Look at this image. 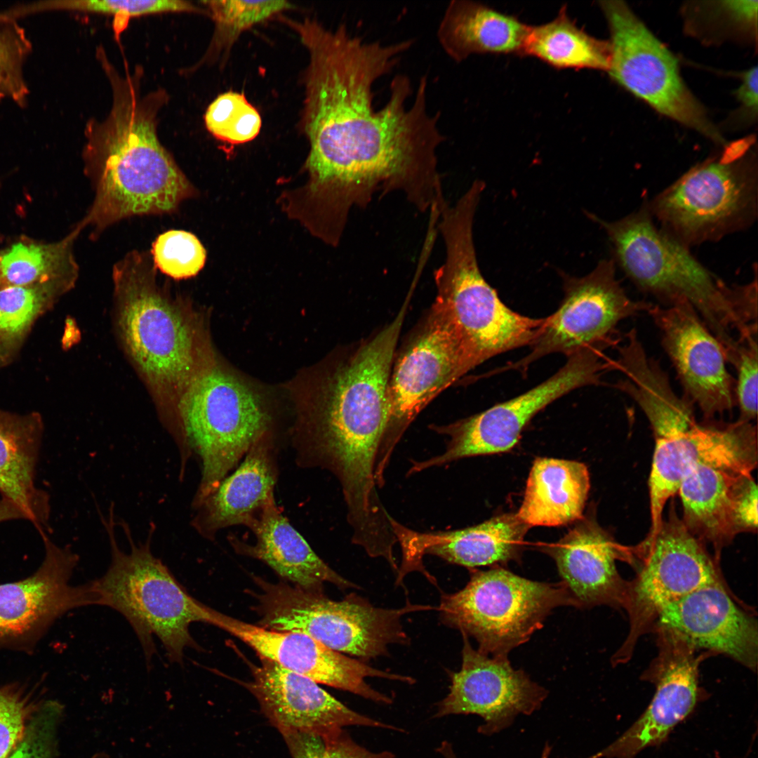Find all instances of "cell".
<instances>
[{"mask_svg": "<svg viewBox=\"0 0 758 758\" xmlns=\"http://www.w3.org/2000/svg\"><path fill=\"white\" fill-rule=\"evenodd\" d=\"M611 39V79L664 116L722 148L728 143L684 83L672 53L621 1H601Z\"/></svg>", "mask_w": 758, "mask_h": 758, "instance_id": "13", "label": "cell"}, {"mask_svg": "<svg viewBox=\"0 0 758 758\" xmlns=\"http://www.w3.org/2000/svg\"><path fill=\"white\" fill-rule=\"evenodd\" d=\"M550 746L548 745V743H546L540 758H548L550 753Z\"/></svg>", "mask_w": 758, "mask_h": 758, "instance_id": "48", "label": "cell"}, {"mask_svg": "<svg viewBox=\"0 0 758 758\" xmlns=\"http://www.w3.org/2000/svg\"><path fill=\"white\" fill-rule=\"evenodd\" d=\"M321 739L324 745L321 758H397L390 752L368 751L357 744L344 730Z\"/></svg>", "mask_w": 758, "mask_h": 758, "instance_id": "43", "label": "cell"}, {"mask_svg": "<svg viewBox=\"0 0 758 758\" xmlns=\"http://www.w3.org/2000/svg\"><path fill=\"white\" fill-rule=\"evenodd\" d=\"M523 55L532 56L557 69L607 71L609 41L597 39L578 27L563 6L550 22L529 27Z\"/></svg>", "mask_w": 758, "mask_h": 758, "instance_id": "34", "label": "cell"}, {"mask_svg": "<svg viewBox=\"0 0 758 758\" xmlns=\"http://www.w3.org/2000/svg\"><path fill=\"white\" fill-rule=\"evenodd\" d=\"M31 51L32 44L17 19L0 13V100L26 103L29 88L24 65Z\"/></svg>", "mask_w": 758, "mask_h": 758, "instance_id": "39", "label": "cell"}, {"mask_svg": "<svg viewBox=\"0 0 758 758\" xmlns=\"http://www.w3.org/2000/svg\"><path fill=\"white\" fill-rule=\"evenodd\" d=\"M437 751L441 754L444 758H457L451 745L447 741H443L438 747Z\"/></svg>", "mask_w": 758, "mask_h": 758, "instance_id": "47", "label": "cell"}, {"mask_svg": "<svg viewBox=\"0 0 758 758\" xmlns=\"http://www.w3.org/2000/svg\"><path fill=\"white\" fill-rule=\"evenodd\" d=\"M72 11L113 15L130 18L169 12H198L190 1L181 0H66L36 1L11 9L16 18L48 11Z\"/></svg>", "mask_w": 758, "mask_h": 758, "instance_id": "36", "label": "cell"}, {"mask_svg": "<svg viewBox=\"0 0 758 758\" xmlns=\"http://www.w3.org/2000/svg\"><path fill=\"white\" fill-rule=\"evenodd\" d=\"M590 488L586 465L578 461L538 458L527 479L517 517L529 528L578 521Z\"/></svg>", "mask_w": 758, "mask_h": 758, "instance_id": "32", "label": "cell"}, {"mask_svg": "<svg viewBox=\"0 0 758 758\" xmlns=\"http://www.w3.org/2000/svg\"><path fill=\"white\" fill-rule=\"evenodd\" d=\"M73 286L51 281L0 289V368L13 361L35 321Z\"/></svg>", "mask_w": 758, "mask_h": 758, "instance_id": "35", "label": "cell"}, {"mask_svg": "<svg viewBox=\"0 0 758 758\" xmlns=\"http://www.w3.org/2000/svg\"><path fill=\"white\" fill-rule=\"evenodd\" d=\"M473 368L451 321L434 302L394 354L388 383L389 418L376 456L378 481H384L393 451L416 416Z\"/></svg>", "mask_w": 758, "mask_h": 758, "instance_id": "14", "label": "cell"}, {"mask_svg": "<svg viewBox=\"0 0 758 758\" xmlns=\"http://www.w3.org/2000/svg\"><path fill=\"white\" fill-rule=\"evenodd\" d=\"M156 270L151 256L138 251L114 266L119 330L126 350L147 380L182 394L194 375L193 333L179 308L158 287Z\"/></svg>", "mask_w": 758, "mask_h": 758, "instance_id": "10", "label": "cell"}, {"mask_svg": "<svg viewBox=\"0 0 758 758\" xmlns=\"http://www.w3.org/2000/svg\"><path fill=\"white\" fill-rule=\"evenodd\" d=\"M241 460L195 509L191 524L206 539H214L219 531L230 526L249 528L263 510L275 501L277 469L270 430L254 441Z\"/></svg>", "mask_w": 758, "mask_h": 758, "instance_id": "28", "label": "cell"}, {"mask_svg": "<svg viewBox=\"0 0 758 758\" xmlns=\"http://www.w3.org/2000/svg\"><path fill=\"white\" fill-rule=\"evenodd\" d=\"M757 335L738 340L739 346L733 363L737 371L735 394L739 407L738 420L751 423L757 415L758 348Z\"/></svg>", "mask_w": 758, "mask_h": 758, "instance_id": "42", "label": "cell"}, {"mask_svg": "<svg viewBox=\"0 0 758 758\" xmlns=\"http://www.w3.org/2000/svg\"><path fill=\"white\" fill-rule=\"evenodd\" d=\"M44 431L41 415L0 410V495L15 503L28 521L44 531L50 516L48 494L35 484Z\"/></svg>", "mask_w": 758, "mask_h": 758, "instance_id": "30", "label": "cell"}, {"mask_svg": "<svg viewBox=\"0 0 758 758\" xmlns=\"http://www.w3.org/2000/svg\"><path fill=\"white\" fill-rule=\"evenodd\" d=\"M608 237L615 263L641 291L660 305L689 302L722 345L733 354L738 337L757 329V281L729 286L656 225L646 203L609 222L588 213Z\"/></svg>", "mask_w": 758, "mask_h": 758, "instance_id": "4", "label": "cell"}, {"mask_svg": "<svg viewBox=\"0 0 758 758\" xmlns=\"http://www.w3.org/2000/svg\"><path fill=\"white\" fill-rule=\"evenodd\" d=\"M757 66L742 73L740 85L736 91L741 107L752 117L757 114Z\"/></svg>", "mask_w": 758, "mask_h": 758, "instance_id": "44", "label": "cell"}, {"mask_svg": "<svg viewBox=\"0 0 758 758\" xmlns=\"http://www.w3.org/2000/svg\"><path fill=\"white\" fill-rule=\"evenodd\" d=\"M679 493L685 526L703 543L722 548L741 532L757 528V486L751 474L698 466L682 480Z\"/></svg>", "mask_w": 758, "mask_h": 758, "instance_id": "25", "label": "cell"}, {"mask_svg": "<svg viewBox=\"0 0 758 758\" xmlns=\"http://www.w3.org/2000/svg\"><path fill=\"white\" fill-rule=\"evenodd\" d=\"M13 519L28 520L27 516L25 512L15 503L8 499L1 498L0 523Z\"/></svg>", "mask_w": 758, "mask_h": 758, "instance_id": "46", "label": "cell"}, {"mask_svg": "<svg viewBox=\"0 0 758 758\" xmlns=\"http://www.w3.org/2000/svg\"><path fill=\"white\" fill-rule=\"evenodd\" d=\"M479 199L465 193L441 207L438 224L446 258L434 272V300L457 333L473 367L503 352L531 345L545 318L522 315L508 307L484 278L473 240Z\"/></svg>", "mask_w": 758, "mask_h": 758, "instance_id": "5", "label": "cell"}, {"mask_svg": "<svg viewBox=\"0 0 758 758\" xmlns=\"http://www.w3.org/2000/svg\"><path fill=\"white\" fill-rule=\"evenodd\" d=\"M39 705L34 691L27 686L0 685V758H8L23 740Z\"/></svg>", "mask_w": 758, "mask_h": 758, "instance_id": "41", "label": "cell"}, {"mask_svg": "<svg viewBox=\"0 0 758 758\" xmlns=\"http://www.w3.org/2000/svg\"><path fill=\"white\" fill-rule=\"evenodd\" d=\"M251 665L252 680L242 684L257 700L281 736L302 733L324 738L348 726L401 731L350 709L311 679L260 658Z\"/></svg>", "mask_w": 758, "mask_h": 758, "instance_id": "23", "label": "cell"}, {"mask_svg": "<svg viewBox=\"0 0 758 758\" xmlns=\"http://www.w3.org/2000/svg\"><path fill=\"white\" fill-rule=\"evenodd\" d=\"M752 140L728 143L658 194L648 209L659 227L690 248L747 229L757 217L758 167Z\"/></svg>", "mask_w": 758, "mask_h": 758, "instance_id": "8", "label": "cell"}, {"mask_svg": "<svg viewBox=\"0 0 758 758\" xmlns=\"http://www.w3.org/2000/svg\"><path fill=\"white\" fill-rule=\"evenodd\" d=\"M757 427L738 420L698 423L687 431L656 439L649 480L651 526L655 534L667 501L684 477L698 466L751 474L757 465Z\"/></svg>", "mask_w": 758, "mask_h": 758, "instance_id": "18", "label": "cell"}, {"mask_svg": "<svg viewBox=\"0 0 758 758\" xmlns=\"http://www.w3.org/2000/svg\"><path fill=\"white\" fill-rule=\"evenodd\" d=\"M658 653L644 674L655 685L643 714L620 737L587 758H634L644 749L665 741L700 700L696 649L672 630L656 626Z\"/></svg>", "mask_w": 758, "mask_h": 758, "instance_id": "19", "label": "cell"}, {"mask_svg": "<svg viewBox=\"0 0 758 758\" xmlns=\"http://www.w3.org/2000/svg\"><path fill=\"white\" fill-rule=\"evenodd\" d=\"M204 121L215 138L231 144L253 140L262 126L258 111L243 93L234 91L219 95L208 105Z\"/></svg>", "mask_w": 758, "mask_h": 758, "instance_id": "37", "label": "cell"}, {"mask_svg": "<svg viewBox=\"0 0 758 758\" xmlns=\"http://www.w3.org/2000/svg\"><path fill=\"white\" fill-rule=\"evenodd\" d=\"M253 580L260 589L255 594L259 626L302 632L335 651L363 660L387 655L390 644L408 642L403 616L434 609L408 603L400 609H383L355 594L336 601L323 590L274 583L259 577Z\"/></svg>", "mask_w": 758, "mask_h": 758, "instance_id": "9", "label": "cell"}, {"mask_svg": "<svg viewBox=\"0 0 758 758\" xmlns=\"http://www.w3.org/2000/svg\"><path fill=\"white\" fill-rule=\"evenodd\" d=\"M393 530L401 547L399 579L411 571L423 572L425 554L439 557L471 569L500 566L517 561L528 526L517 514H503L464 528L435 532H418L392 519Z\"/></svg>", "mask_w": 758, "mask_h": 758, "instance_id": "26", "label": "cell"}, {"mask_svg": "<svg viewBox=\"0 0 758 758\" xmlns=\"http://www.w3.org/2000/svg\"><path fill=\"white\" fill-rule=\"evenodd\" d=\"M44 560L30 576L0 585V649L29 653L57 619L77 608L98 605L92 580L72 585L79 556L41 534Z\"/></svg>", "mask_w": 758, "mask_h": 758, "instance_id": "17", "label": "cell"}, {"mask_svg": "<svg viewBox=\"0 0 758 758\" xmlns=\"http://www.w3.org/2000/svg\"><path fill=\"white\" fill-rule=\"evenodd\" d=\"M545 551L555 561L576 608H623L627 582L620 576L616 561L631 563V550L616 543L594 519L583 517Z\"/></svg>", "mask_w": 758, "mask_h": 758, "instance_id": "27", "label": "cell"}, {"mask_svg": "<svg viewBox=\"0 0 758 758\" xmlns=\"http://www.w3.org/2000/svg\"><path fill=\"white\" fill-rule=\"evenodd\" d=\"M177 410L174 441L180 473L193 456L200 464L192 502L195 510L239 464L254 441L270 430V418L250 387L217 368L194 374Z\"/></svg>", "mask_w": 758, "mask_h": 758, "instance_id": "7", "label": "cell"}, {"mask_svg": "<svg viewBox=\"0 0 758 758\" xmlns=\"http://www.w3.org/2000/svg\"><path fill=\"white\" fill-rule=\"evenodd\" d=\"M656 626L674 630L696 649L757 668V618L735 601L724 582L702 587L670 604L660 612Z\"/></svg>", "mask_w": 758, "mask_h": 758, "instance_id": "24", "label": "cell"}, {"mask_svg": "<svg viewBox=\"0 0 758 758\" xmlns=\"http://www.w3.org/2000/svg\"><path fill=\"white\" fill-rule=\"evenodd\" d=\"M307 49L303 131L310 144L303 185L289 191L295 208L310 220L344 227L354 207L375 194L400 192L416 209L441 187L437 149L445 140L440 113L427 105V79L413 102L410 79L398 74L388 100L374 106V84L390 73L413 41H366L345 25L326 28L314 19L295 27Z\"/></svg>", "mask_w": 758, "mask_h": 758, "instance_id": "1", "label": "cell"}, {"mask_svg": "<svg viewBox=\"0 0 758 758\" xmlns=\"http://www.w3.org/2000/svg\"><path fill=\"white\" fill-rule=\"evenodd\" d=\"M81 222L62 239L47 243L23 237L0 250V289L51 281L75 283L79 272L73 247Z\"/></svg>", "mask_w": 758, "mask_h": 758, "instance_id": "33", "label": "cell"}, {"mask_svg": "<svg viewBox=\"0 0 758 758\" xmlns=\"http://www.w3.org/2000/svg\"><path fill=\"white\" fill-rule=\"evenodd\" d=\"M102 516L108 534L111 561L101 578L92 580L98 605L121 613L133 629L149 667L157 637L170 663L181 664L187 649H200L190 632L191 624H208L210 606L193 597L151 550L153 527L147 540L135 543L127 526L130 550L124 551L115 537L113 509Z\"/></svg>", "mask_w": 758, "mask_h": 758, "instance_id": "6", "label": "cell"}, {"mask_svg": "<svg viewBox=\"0 0 758 758\" xmlns=\"http://www.w3.org/2000/svg\"><path fill=\"white\" fill-rule=\"evenodd\" d=\"M470 571L466 585L444 594L437 609L443 624L472 637L487 655L507 656L543 626L554 609L576 608L561 581L532 580L501 566Z\"/></svg>", "mask_w": 758, "mask_h": 758, "instance_id": "11", "label": "cell"}, {"mask_svg": "<svg viewBox=\"0 0 758 758\" xmlns=\"http://www.w3.org/2000/svg\"><path fill=\"white\" fill-rule=\"evenodd\" d=\"M408 305L406 300L390 323L338 364L314 415L293 439L300 466L326 470L336 477L347 516L353 520L373 518L384 509L375 461L389 418L390 374Z\"/></svg>", "mask_w": 758, "mask_h": 758, "instance_id": "2", "label": "cell"}, {"mask_svg": "<svg viewBox=\"0 0 758 758\" xmlns=\"http://www.w3.org/2000/svg\"><path fill=\"white\" fill-rule=\"evenodd\" d=\"M599 350L584 348L567 357L553 375L514 398L476 415L430 427L449 439L445 451L429 459L411 460L407 475L467 457L506 452L518 442L522 430L544 408L571 391L599 385L609 364Z\"/></svg>", "mask_w": 758, "mask_h": 758, "instance_id": "15", "label": "cell"}, {"mask_svg": "<svg viewBox=\"0 0 758 758\" xmlns=\"http://www.w3.org/2000/svg\"><path fill=\"white\" fill-rule=\"evenodd\" d=\"M462 636L461 667L451 673L449 692L437 704L435 717L477 714L484 719L478 731L491 736L510 726L519 714L541 707L547 690L512 667L507 656L484 653Z\"/></svg>", "mask_w": 758, "mask_h": 758, "instance_id": "20", "label": "cell"}, {"mask_svg": "<svg viewBox=\"0 0 758 758\" xmlns=\"http://www.w3.org/2000/svg\"><path fill=\"white\" fill-rule=\"evenodd\" d=\"M151 258L157 270L173 279H183L201 270L206 251L194 234L171 230L156 238L152 244Z\"/></svg>", "mask_w": 758, "mask_h": 758, "instance_id": "40", "label": "cell"}, {"mask_svg": "<svg viewBox=\"0 0 758 758\" xmlns=\"http://www.w3.org/2000/svg\"><path fill=\"white\" fill-rule=\"evenodd\" d=\"M209 624L239 639L260 658L270 660L282 667L335 689L349 691L381 704L392 698L374 689L367 677H379L413 684L408 676L375 669L361 661L335 651L306 634L277 631L234 618L211 609Z\"/></svg>", "mask_w": 758, "mask_h": 758, "instance_id": "21", "label": "cell"}, {"mask_svg": "<svg viewBox=\"0 0 758 758\" xmlns=\"http://www.w3.org/2000/svg\"><path fill=\"white\" fill-rule=\"evenodd\" d=\"M250 544L236 536L229 539L239 553L263 561L280 577L301 588L321 591L325 583L340 589L359 588L328 566L290 524L277 505L270 503L249 527Z\"/></svg>", "mask_w": 758, "mask_h": 758, "instance_id": "29", "label": "cell"}, {"mask_svg": "<svg viewBox=\"0 0 758 758\" xmlns=\"http://www.w3.org/2000/svg\"><path fill=\"white\" fill-rule=\"evenodd\" d=\"M46 747L39 736L30 731L8 758H46Z\"/></svg>", "mask_w": 758, "mask_h": 758, "instance_id": "45", "label": "cell"}, {"mask_svg": "<svg viewBox=\"0 0 758 758\" xmlns=\"http://www.w3.org/2000/svg\"><path fill=\"white\" fill-rule=\"evenodd\" d=\"M676 370L684 396L698 406L705 420L736 405V380L726 367L724 350L687 302L652 305L647 312Z\"/></svg>", "mask_w": 758, "mask_h": 758, "instance_id": "22", "label": "cell"}, {"mask_svg": "<svg viewBox=\"0 0 758 758\" xmlns=\"http://www.w3.org/2000/svg\"><path fill=\"white\" fill-rule=\"evenodd\" d=\"M215 25L214 43L230 47L244 31L293 6L286 1L213 0L203 1Z\"/></svg>", "mask_w": 758, "mask_h": 758, "instance_id": "38", "label": "cell"}, {"mask_svg": "<svg viewBox=\"0 0 758 758\" xmlns=\"http://www.w3.org/2000/svg\"><path fill=\"white\" fill-rule=\"evenodd\" d=\"M118 84L107 119L88 129L84 171L94 197L80 222L91 235L133 216L169 214L197 190L161 144L152 102Z\"/></svg>", "mask_w": 758, "mask_h": 758, "instance_id": "3", "label": "cell"}, {"mask_svg": "<svg viewBox=\"0 0 758 758\" xmlns=\"http://www.w3.org/2000/svg\"><path fill=\"white\" fill-rule=\"evenodd\" d=\"M564 298L554 313L545 317L542 331L524 357L498 371H526L550 354L566 357L587 347L601 350L613 343L623 319L648 312L653 304L630 298L616 277L612 259L601 260L588 274L576 277L561 272Z\"/></svg>", "mask_w": 758, "mask_h": 758, "instance_id": "16", "label": "cell"}, {"mask_svg": "<svg viewBox=\"0 0 758 758\" xmlns=\"http://www.w3.org/2000/svg\"><path fill=\"white\" fill-rule=\"evenodd\" d=\"M91 758H111V757L106 752H95Z\"/></svg>", "mask_w": 758, "mask_h": 758, "instance_id": "49", "label": "cell"}, {"mask_svg": "<svg viewBox=\"0 0 758 758\" xmlns=\"http://www.w3.org/2000/svg\"><path fill=\"white\" fill-rule=\"evenodd\" d=\"M528 25L483 4L453 0L438 25V41L447 55L462 62L474 54L523 55Z\"/></svg>", "mask_w": 758, "mask_h": 758, "instance_id": "31", "label": "cell"}, {"mask_svg": "<svg viewBox=\"0 0 758 758\" xmlns=\"http://www.w3.org/2000/svg\"><path fill=\"white\" fill-rule=\"evenodd\" d=\"M630 548L637 572L627 582L623 606L629 632L612 657L613 665L630 660L639 639L653 630L665 606L702 587L723 582L718 561L677 516L673 503L658 531Z\"/></svg>", "mask_w": 758, "mask_h": 758, "instance_id": "12", "label": "cell"}]
</instances>
